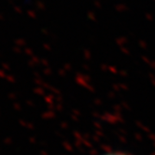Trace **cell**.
Segmentation results:
<instances>
[{"label":"cell","mask_w":155,"mask_h":155,"mask_svg":"<svg viewBox=\"0 0 155 155\" xmlns=\"http://www.w3.org/2000/svg\"><path fill=\"white\" fill-rule=\"evenodd\" d=\"M107 155H124V154H121V153H109Z\"/></svg>","instance_id":"obj_1"}]
</instances>
